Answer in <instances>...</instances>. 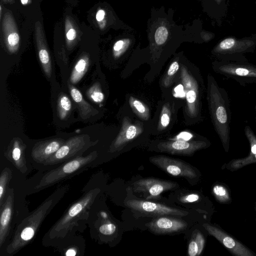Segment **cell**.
Instances as JSON below:
<instances>
[{
  "instance_id": "obj_1",
  "label": "cell",
  "mask_w": 256,
  "mask_h": 256,
  "mask_svg": "<svg viewBox=\"0 0 256 256\" xmlns=\"http://www.w3.org/2000/svg\"><path fill=\"white\" fill-rule=\"evenodd\" d=\"M68 185L58 188L30 215L18 224L11 241L6 248L8 256L13 255L32 240L42 222L68 189Z\"/></svg>"
},
{
  "instance_id": "obj_2",
  "label": "cell",
  "mask_w": 256,
  "mask_h": 256,
  "mask_svg": "<svg viewBox=\"0 0 256 256\" xmlns=\"http://www.w3.org/2000/svg\"><path fill=\"white\" fill-rule=\"evenodd\" d=\"M208 102L212 122L224 148L230 142L231 112L227 92L220 87L213 76L208 77Z\"/></svg>"
},
{
  "instance_id": "obj_3",
  "label": "cell",
  "mask_w": 256,
  "mask_h": 256,
  "mask_svg": "<svg viewBox=\"0 0 256 256\" xmlns=\"http://www.w3.org/2000/svg\"><path fill=\"white\" fill-rule=\"evenodd\" d=\"M98 193V189H92L75 202L50 228L46 236L52 240L65 238L78 220L88 213Z\"/></svg>"
},
{
  "instance_id": "obj_4",
  "label": "cell",
  "mask_w": 256,
  "mask_h": 256,
  "mask_svg": "<svg viewBox=\"0 0 256 256\" xmlns=\"http://www.w3.org/2000/svg\"><path fill=\"white\" fill-rule=\"evenodd\" d=\"M97 156L94 151L86 156H80L51 168L40 176L34 190H40L69 178L88 168Z\"/></svg>"
},
{
  "instance_id": "obj_5",
  "label": "cell",
  "mask_w": 256,
  "mask_h": 256,
  "mask_svg": "<svg viewBox=\"0 0 256 256\" xmlns=\"http://www.w3.org/2000/svg\"><path fill=\"white\" fill-rule=\"evenodd\" d=\"M256 39L252 36L242 38L228 36L222 40L212 50L220 60L247 62L245 54L254 52Z\"/></svg>"
},
{
  "instance_id": "obj_6",
  "label": "cell",
  "mask_w": 256,
  "mask_h": 256,
  "mask_svg": "<svg viewBox=\"0 0 256 256\" xmlns=\"http://www.w3.org/2000/svg\"><path fill=\"white\" fill-rule=\"evenodd\" d=\"M87 134L73 136L65 141L60 148L42 165L50 168L59 165L77 157L82 156V154L89 148L95 144Z\"/></svg>"
},
{
  "instance_id": "obj_7",
  "label": "cell",
  "mask_w": 256,
  "mask_h": 256,
  "mask_svg": "<svg viewBox=\"0 0 256 256\" xmlns=\"http://www.w3.org/2000/svg\"><path fill=\"white\" fill-rule=\"evenodd\" d=\"M214 70L240 85L256 82V65L247 62L218 60L214 62Z\"/></svg>"
},
{
  "instance_id": "obj_8",
  "label": "cell",
  "mask_w": 256,
  "mask_h": 256,
  "mask_svg": "<svg viewBox=\"0 0 256 256\" xmlns=\"http://www.w3.org/2000/svg\"><path fill=\"white\" fill-rule=\"evenodd\" d=\"M125 205L134 212L156 217L169 216H184L189 214V212L186 210L144 200H130L125 202Z\"/></svg>"
},
{
  "instance_id": "obj_9",
  "label": "cell",
  "mask_w": 256,
  "mask_h": 256,
  "mask_svg": "<svg viewBox=\"0 0 256 256\" xmlns=\"http://www.w3.org/2000/svg\"><path fill=\"white\" fill-rule=\"evenodd\" d=\"M150 161L163 171L174 176L183 177L188 180H192L196 176L193 167L180 160L160 155L150 157Z\"/></svg>"
},
{
  "instance_id": "obj_10",
  "label": "cell",
  "mask_w": 256,
  "mask_h": 256,
  "mask_svg": "<svg viewBox=\"0 0 256 256\" xmlns=\"http://www.w3.org/2000/svg\"><path fill=\"white\" fill-rule=\"evenodd\" d=\"M134 192L142 194L146 198H158L160 194L178 186V184L152 178L140 179L132 184Z\"/></svg>"
},
{
  "instance_id": "obj_11",
  "label": "cell",
  "mask_w": 256,
  "mask_h": 256,
  "mask_svg": "<svg viewBox=\"0 0 256 256\" xmlns=\"http://www.w3.org/2000/svg\"><path fill=\"white\" fill-rule=\"evenodd\" d=\"M146 226L154 234H164L180 232L186 228L188 223L180 218L161 216L156 217Z\"/></svg>"
},
{
  "instance_id": "obj_12",
  "label": "cell",
  "mask_w": 256,
  "mask_h": 256,
  "mask_svg": "<svg viewBox=\"0 0 256 256\" xmlns=\"http://www.w3.org/2000/svg\"><path fill=\"white\" fill-rule=\"evenodd\" d=\"M14 206V192L8 188L6 199L0 207V248L5 244L10 234Z\"/></svg>"
},
{
  "instance_id": "obj_13",
  "label": "cell",
  "mask_w": 256,
  "mask_h": 256,
  "mask_svg": "<svg viewBox=\"0 0 256 256\" xmlns=\"http://www.w3.org/2000/svg\"><path fill=\"white\" fill-rule=\"evenodd\" d=\"M65 141L66 140L61 138H54L36 142L31 152V157L33 161L35 164L42 166Z\"/></svg>"
},
{
  "instance_id": "obj_14",
  "label": "cell",
  "mask_w": 256,
  "mask_h": 256,
  "mask_svg": "<svg viewBox=\"0 0 256 256\" xmlns=\"http://www.w3.org/2000/svg\"><path fill=\"white\" fill-rule=\"evenodd\" d=\"M206 144V142L204 141L188 142L178 140L160 143L158 147L161 151L172 154L191 156L196 151L204 148Z\"/></svg>"
},
{
  "instance_id": "obj_15",
  "label": "cell",
  "mask_w": 256,
  "mask_h": 256,
  "mask_svg": "<svg viewBox=\"0 0 256 256\" xmlns=\"http://www.w3.org/2000/svg\"><path fill=\"white\" fill-rule=\"evenodd\" d=\"M24 150V144L20 140L15 138L5 154L7 159L23 174L27 172L28 170Z\"/></svg>"
},
{
  "instance_id": "obj_16",
  "label": "cell",
  "mask_w": 256,
  "mask_h": 256,
  "mask_svg": "<svg viewBox=\"0 0 256 256\" xmlns=\"http://www.w3.org/2000/svg\"><path fill=\"white\" fill-rule=\"evenodd\" d=\"M68 86L70 96L76 104L80 118L86 120L95 115L98 112L96 110L84 100L79 90L70 84Z\"/></svg>"
},
{
  "instance_id": "obj_17",
  "label": "cell",
  "mask_w": 256,
  "mask_h": 256,
  "mask_svg": "<svg viewBox=\"0 0 256 256\" xmlns=\"http://www.w3.org/2000/svg\"><path fill=\"white\" fill-rule=\"evenodd\" d=\"M89 64V58L84 56L80 58L76 64L70 76V82L72 84H77L84 76Z\"/></svg>"
},
{
  "instance_id": "obj_18",
  "label": "cell",
  "mask_w": 256,
  "mask_h": 256,
  "mask_svg": "<svg viewBox=\"0 0 256 256\" xmlns=\"http://www.w3.org/2000/svg\"><path fill=\"white\" fill-rule=\"evenodd\" d=\"M204 240L198 230H195L192 234L188 246V254L190 256H199L204 248Z\"/></svg>"
},
{
  "instance_id": "obj_19",
  "label": "cell",
  "mask_w": 256,
  "mask_h": 256,
  "mask_svg": "<svg viewBox=\"0 0 256 256\" xmlns=\"http://www.w3.org/2000/svg\"><path fill=\"white\" fill-rule=\"evenodd\" d=\"M72 104L69 98L65 94H61L58 98L57 112L60 120H65L70 114Z\"/></svg>"
},
{
  "instance_id": "obj_20",
  "label": "cell",
  "mask_w": 256,
  "mask_h": 256,
  "mask_svg": "<svg viewBox=\"0 0 256 256\" xmlns=\"http://www.w3.org/2000/svg\"><path fill=\"white\" fill-rule=\"evenodd\" d=\"M12 178V172L8 168H5L0 176V207L2 205L8 190V185Z\"/></svg>"
},
{
  "instance_id": "obj_21",
  "label": "cell",
  "mask_w": 256,
  "mask_h": 256,
  "mask_svg": "<svg viewBox=\"0 0 256 256\" xmlns=\"http://www.w3.org/2000/svg\"><path fill=\"white\" fill-rule=\"evenodd\" d=\"M87 96L96 103H100L103 101L104 95L100 88V84L94 83L87 91Z\"/></svg>"
},
{
  "instance_id": "obj_22",
  "label": "cell",
  "mask_w": 256,
  "mask_h": 256,
  "mask_svg": "<svg viewBox=\"0 0 256 256\" xmlns=\"http://www.w3.org/2000/svg\"><path fill=\"white\" fill-rule=\"evenodd\" d=\"M168 36V31L164 26H160L157 28L154 34V40L158 45L164 44Z\"/></svg>"
},
{
  "instance_id": "obj_23",
  "label": "cell",
  "mask_w": 256,
  "mask_h": 256,
  "mask_svg": "<svg viewBox=\"0 0 256 256\" xmlns=\"http://www.w3.org/2000/svg\"><path fill=\"white\" fill-rule=\"evenodd\" d=\"M20 40V37L16 32L10 34L7 38V42L10 51L14 52L16 50Z\"/></svg>"
},
{
  "instance_id": "obj_24",
  "label": "cell",
  "mask_w": 256,
  "mask_h": 256,
  "mask_svg": "<svg viewBox=\"0 0 256 256\" xmlns=\"http://www.w3.org/2000/svg\"><path fill=\"white\" fill-rule=\"evenodd\" d=\"M130 43L128 39L122 40L117 41L113 46V50L114 52V55L118 56L124 51Z\"/></svg>"
},
{
  "instance_id": "obj_25",
  "label": "cell",
  "mask_w": 256,
  "mask_h": 256,
  "mask_svg": "<svg viewBox=\"0 0 256 256\" xmlns=\"http://www.w3.org/2000/svg\"><path fill=\"white\" fill-rule=\"evenodd\" d=\"M116 230V226L112 223L104 224L99 228L100 232L104 235H110L114 233Z\"/></svg>"
},
{
  "instance_id": "obj_26",
  "label": "cell",
  "mask_w": 256,
  "mask_h": 256,
  "mask_svg": "<svg viewBox=\"0 0 256 256\" xmlns=\"http://www.w3.org/2000/svg\"><path fill=\"white\" fill-rule=\"evenodd\" d=\"M133 108L140 114H145L146 108L144 106L140 101L136 100H133L132 102Z\"/></svg>"
},
{
  "instance_id": "obj_27",
  "label": "cell",
  "mask_w": 256,
  "mask_h": 256,
  "mask_svg": "<svg viewBox=\"0 0 256 256\" xmlns=\"http://www.w3.org/2000/svg\"><path fill=\"white\" fill-rule=\"evenodd\" d=\"M186 97L188 103H194L196 100L197 94L196 90H192L188 91L186 93Z\"/></svg>"
},
{
  "instance_id": "obj_28",
  "label": "cell",
  "mask_w": 256,
  "mask_h": 256,
  "mask_svg": "<svg viewBox=\"0 0 256 256\" xmlns=\"http://www.w3.org/2000/svg\"><path fill=\"white\" fill-rule=\"evenodd\" d=\"M199 196L196 194H190L183 196L181 198V201L184 202H192L198 200Z\"/></svg>"
},
{
  "instance_id": "obj_29",
  "label": "cell",
  "mask_w": 256,
  "mask_h": 256,
  "mask_svg": "<svg viewBox=\"0 0 256 256\" xmlns=\"http://www.w3.org/2000/svg\"><path fill=\"white\" fill-rule=\"evenodd\" d=\"M179 68V64L177 62H173L170 66L168 71V74L170 76L174 75Z\"/></svg>"
},
{
  "instance_id": "obj_30",
  "label": "cell",
  "mask_w": 256,
  "mask_h": 256,
  "mask_svg": "<svg viewBox=\"0 0 256 256\" xmlns=\"http://www.w3.org/2000/svg\"><path fill=\"white\" fill-rule=\"evenodd\" d=\"M214 193L218 196H224L226 194L225 189L220 186H216L214 188Z\"/></svg>"
},
{
  "instance_id": "obj_31",
  "label": "cell",
  "mask_w": 256,
  "mask_h": 256,
  "mask_svg": "<svg viewBox=\"0 0 256 256\" xmlns=\"http://www.w3.org/2000/svg\"><path fill=\"white\" fill-rule=\"evenodd\" d=\"M170 121V116L167 113H164L161 116L160 122L164 127H166Z\"/></svg>"
},
{
  "instance_id": "obj_32",
  "label": "cell",
  "mask_w": 256,
  "mask_h": 256,
  "mask_svg": "<svg viewBox=\"0 0 256 256\" xmlns=\"http://www.w3.org/2000/svg\"><path fill=\"white\" fill-rule=\"evenodd\" d=\"M66 38L69 40H72L76 38V31L74 28L70 29L66 33Z\"/></svg>"
},
{
  "instance_id": "obj_33",
  "label": "cell",
  "mask_w": 256,
  "mask_h": 256,
  "mask_svg": "<svg viewBox=\"0 0 256 256\" xmlns=\"http://www.w3.org/2000/svg\"><path fill=\"white\" fill-rule=\"evenodd\" d=\"M104 16H105L104 10H99L98 11V12L96 14V20L98 22L102 21L104 18Z\"/></svg>"
},
{
  "instance_id": "obj_34",
  "label": "cell",
  "mask_w": 256,
  "mask_h": 256,
  "mask_svg": "<svg viewBox=\"0 0 256 256\" xmlns=\"http://www.w3.org/2000/svg\"><path fill=\"white\" fill-rule=\"evenodd\" d=\"M76 254V251L74 248H70L68 249L65 254L66 256H75Z\"/></svg>"
},
{
  "instance_id": "obj_35",
  "label": "cell",
  "mask_w": 256,
  "mask_h": 256,
  "mask_svg": "<svg viewBox=\"0 0 256 256\" xmlns=\"http://www.w3.org/2000/svg\"><path fill=\"white\" fill-rule=\"evenodd\" d=\"M180 136L186 140H188L192 137V135L186 132L182 133Z\"/></svg>"
},
{
  "instance_id": "obj_36",
  "label": "cell",
  "mask_w": 256,
  "mask_h": 256,
  "mask_svg": "<svg viewBox=\"0 0 256 256\" xmlns=\"http://www.w3.org/2000/svg\"><path fill=\"white\" fill-rule=\"evenodd\" d=\"M20 1L23 5H26L28 3V0H20Z\"/></svg>"
},
{
  "instance_id": "obj_37",
  "label": "cell",
  "mask_w": 256,
  "mask_h": 256,
  "mask_svg": "<svg viewBox=\"0 0 256 256\" xmlns=\"http://www.w3.org/2000/svg\"><path fill=\"white\" fill-rule=\"evenodd\" d=\"M254 109H255V122H256V105L255 106V107H254Z\"/></svg>"
},
{
  "instance_id": "obj_38",
  "label": "cell",
  "mask_w": 256,
  "mask_h": 256,
  "mask_svg": "<svg viewBox=\"0 0 256 256\" xmlns=\"http://www.w3.org/2000/svg\"><path fill=\"white\" fill-rule=\"evenodd\" d=\"M254 38H255L256 39V34H252V35Z\"/></svg>"
},
{
  "instance_id": "obj_39",
  "label": "cell",
  "mask_w": 256,
  "mask_h": 256,
  "mask_svg": "<svg viewBox=\"0 0 256 256\" xmlns=\"http://www.w3.org/2000/svg\"><path fill=\"white\" fill-rule=\"evenodd\" d=\"M255 157H256V154L255 155Z\"/></svg>"
}]
</instances>
